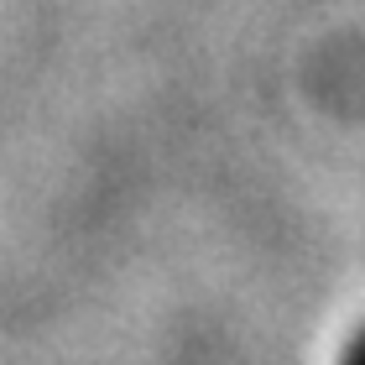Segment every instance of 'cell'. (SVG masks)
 Listing matches in <instances>:
<instances>
[{"label": "cell", "instance_id": "6da1fadb", "mask_svg": "<svg viewBox=\"0 0 365 365\" xmlns=\"http://www.w3.org/2000/svg\"><path fill=\"white\" fill-rule=\"evenodd\" d=\"M344 365H365V329L350 339V350H344Z\"/></svg>", "mask_w": 365, "mask_h": 365}]
</instances>
